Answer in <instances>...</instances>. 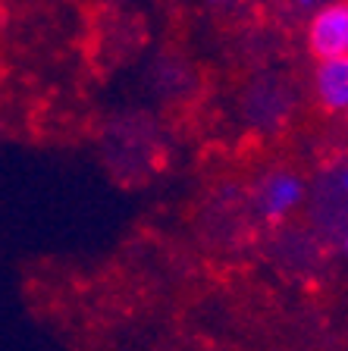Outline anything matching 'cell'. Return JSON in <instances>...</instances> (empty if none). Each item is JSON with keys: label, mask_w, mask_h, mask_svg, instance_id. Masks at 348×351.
I'll use <instances>...</instances> for the list:
<instances>
[{"label": "cell", "mask_w": 348, "mask_h": 351, "mask_svg": "<svg viewBox=\"0 0 348 351\" xmlns=\"http://www.w3.org/2000/svg\"><path fill=\"white\" fill-rule=\"evenodd\" d=\"M308 219L327 245L348 254V151L320 167L308 191Z\"/></svg>", "instance_id": "1"}, {"label": "cell", "mask_w": 348, "mask_h": 351, "mask_svg": "<svg viewBox=\"0 0 348 351\" xmlns=\"http://www.w3.org/2000/svg\"><path fill=\"white\" fill-rule=\"evenodd\" d=\"M308 51L317 63L348 60V0H329L311 16Z\"/></svg>", "instance_id": "2"}, {"label": "cell", "mask_w": 348, "mask_h": 351, "mask_svg": "<svg viewBox=\"0 0 348 351\" xmlns=\"http://www.w3.org/2000/svg\"><path fill=\"white\" fill-rule=\"evenodd\" d=\"M305 201V185L292 169H273L261 179L254 191V207L267 219H283L289 210H295Z\"/></svg>", "instance_id": "3"}, {"label": "cell", "mask_w": 348, "mask_h": 351, "mask_svg": "<svg viewBox=\"0 0 348 351\" xmlns=\"http://www.w3.org/2000/svg\"><path fill=\"white\" fill-rule=\"evenodd\" d=\"M314 97L327 113H348V60L320 63L314 75Z\"/></svg>", "instance_id": "4"}]
</instances>
